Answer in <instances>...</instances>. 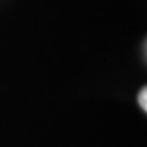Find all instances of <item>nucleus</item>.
<instances>
[{
  "label": "nucleus",
  "mask_w": 147,
  "mask_h": 147,
  "mask_svg": "<svg viewBox=\"0 0 147 147\" xmlns=\"http://www.w3.org/2000/svg\"><path fill=\"white\" fill-rule=\"evenodd\" d=\"M147 88L146 87H144V88L141 90V92H139V96H137V101H139V106H141L142 110L146 111L147 110Z\"/></svg>",
  "instance_id": "obj_1"
}]
</instances>
